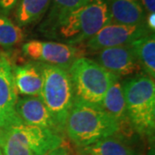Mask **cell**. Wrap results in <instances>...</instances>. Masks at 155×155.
Masks as SVG:
<instances>
[{
  "mask_svg": "<svg viewBox=\"0 0 155 155\" xmlns=\"http://www.w3.org/2000/svg\"><path fill=\"white\" fill-rule=\"evenodd\" d=\"M0 155H3V153H2V151L0 149Z\"/></svg>",
  "mask_w": 155,
  "mask_h": 155,
  "instance_id": "26",
  "label": "cell"
},
{
  "mask_svg": "<svg viewBox=\"0 0 155 155\" xmlns=\"http://www.w3.org/2000/svg\"><path fill=\"white\" fill-rule=\"evenodd\" d=\"M140 3L148 14L155 12V0H140Z\"/></svg>",
  "mask_w": 155,
  "mask_h": 155,
  "instance_id": "22",
  "label": "cell"
},
{
  "mask_svg": "<svg viewBox=\"0 0 155 155\" xmlns=\"http://www.w3.org/2000/svg\"><path fill=\"white\" fill-rule=\"evenodd\" d=\"M146 25L151 32H154L155 29V14L149 13L148 16L146 17Z\"/></svg>",
  "mask_w": 155,
  "mask_h": 155,
  "instance_id": "24",
  "label": "cell"
},
{
  "mask_svg": "<svg viewBox=\"0 0 155 155\" xmlns=\"http://www.w3.org/2000/svg\"><path fill=\"white\" fill-rule=\"evenodd\" d=\"M6 133L26 146L34 155H45L62 145L61 134L43 127L19 123L5 129Z\"/></svg>",
  "mask_w": 155,
  "mask_h": 155,
  "instance_id": "8",
  "label": "cell"
},
{
  "mask_svg": "<svg viewBox=\"0 0 155 155\" xmlns=\"http://www.w3.org/2000/svg\"><path fill=\"white\" fill-rule=\"evenodd\" d=\"M96 0H51L50 10L43 27L53 31L60 22L77 9Z\"/></svg>",
  "mask_w": 155,
  "mask_h": 155,
  "instance_id": "17",
  "label": "cell"
},
{
  "mask_svg": "<svg viewBox=\"0 0 155 155\" xmlns=\"http://www.w3.org/2000/svg\"><path fill=\"white\" fill-rule=\"evenodd\" d=\"M129 46L144 72L152 78L155 77V36L151 33L131 42Z\"/></svg>",
  "mask_w": 155,
  "mask_h": 155,
  "instance_id": "16",
  "label": "cell"
},
{
  "mask_svg": "<svg viewBox=\"0 0 155 155\" xmlns=\"http://www.w3.org/2000/svg\"><path fill=\"white\" fill-rule=\"evenodd\" d=\"M96 62L118 77L137 73L141 69L129 44L100 50Z\"/></svg>",
  "mask_w": 155,
  "mask_h": 155,
  "instance_id": "11",
  "label": "cell"
},
{
  "mask_svg": "<svg viewBox=\"0 0 155 155\" xmlns=\"http://www.w3.org/2000/svg\"><path fill=\"white\" fill-rule=\"evenodd\" d=\"M110 22L106 1L96 0L72 11L53 31H56L67 44L74 46L88 41Z\"/></svg>",
  "mask_w": 155,
  "mask_h": 155,
  "instance_id": "4",
  "label": "cell"
},
{
  "mask_svg": "<svg viewBox=\"0 0 155 155\" xmlns=\"http://www.w3.org/2000/svg\"><path fill=\"white\" fill-rule=\"evenodd\" d=\"M0 149L3 155H34L26 146L21 143L17 139L9 135L5 130L0 142Z\"/></svg>",
  "mask_w": 155,
  "mask_h": 155,
  "instance_id": "20",
  "label": "cell"
},
{
  "mask_svg": "<svg viewBox=\"0 0 155 155\" xmlns=\"http://www.w3.org/2000/svg\"><path fill=\"white\" fill-rule=\"evenodd\" d=\"M121 127L98 107L74 101L67 116L65 131L78 148L116 134Z\"/></svg>",
  "mask_w": 155,
  "mask_h": 155,
  "instance_id": "1",
  "label": "cell"
},
{
  "mask_svg": "<svg viewBox=\"0 0 155 155\" xmlns=\"http://www.w3.org/2000/svg\"><path fill=\"white\" fill-rule=\"evenodd\" d=\"M110 22L122 25L146 24V12L139 0H107Z\"/></svg>",
  "mask_w": 155,
  "mask_h": 155,
  "instance_id": "12",
  "label": "cell"
},
{
  "mask_svg": "<svg viewBox=\"0 0 155 155\" xmlns=\"http://www.w3.org/2000/svg\"><path fill=\"white\" fill-rule=\"evenodd\" d=\"M45 155H71V153H70V151L67 149V147H62V145H61V146L58 147L55 149L48 152L47 154Z\"/></svg>",
  "mask_w": 155,
  "mask_h": 155,
  "instance_id": "23",
  "label": "cell"
},
{
  "mask_svg": "<svg viewBox=\"0 0 155 155\" xmlns=\"http://www.w3.org/2000/svg\"><path fill=\"white\" fill-rule=\"evenodd\" d=\"M16 112L22 124L47 128L60 134L63 133L40 97L23 96L17 99Z\"/></svg>",
  "mask_w": 155,
  "mask_h": 155,
  "instance_id": "10",
  "label": "cell"
},
{
  "mask_svg": "<svg viewBox=\"0 0 155 155\" xmlns=\"http://www.w3.org/2000/svg\"><path fill=\"white\" fill-rule=\"evenodd\" d=\"M74 101L101 108L106 92L118 76L88 58H78L68 68ZM102 109V108H101Z\"/></svg>",
  "mask_w": 155,
  "mask_h": 155,
  "instance_id": "3",
  "label": "cell"
},
{
  "mask_svg": "<svg viewBox=\"0 0 155 155\" xmlns=\"http://www.w3.org/2000/svg\"><path fill=\"white\" fill-rule=\"evenodd\" d=\"M129 125L140 134L151 136L155 128V84L147 75L122 82Z\"/></svg>",
  "mask_w": 155,
  "mask_h": 155,
  "instance_id": "2",
  "label": "cell"
},
{
  "mask_svg": "<svg viewBox=\"0 0 155 155\" xmlns=\"http://www.w3.org/2000/svg\"><path fill=\"white\" fill-rule=\"evenodd\" d=\"M43 86L40 95L62 132L74 102V94L68 69L41 63Z\"/></svg>",
  "mask_w": 155,
  "mask_h": 155,
  "instance_id": "5",
  "label": "cell"
},
{
  "mask_svg": "<svg viewBox=\"0 0 155 155\" xmlns=\"http://www.w3.org/2000/svg\"><path fill=\"white\" fill-rule=\"evenodd\" d=\"M102 110L112 117L122 128L123 123H129L126 110V102L120 78H117L109 87L102 102Z\"/></svg>",
  "mask_w": 155,
  "mask_h": 155,
  "instance_id": "14",
  "label": "cell"
},
{
  "mask_svg": "<svg viewBox=\"0 0 155 155\" xmlns=\"http://www.w3.org/2000/svg\"><path fill=\"white\" fill-rule=\"evenodd\" d=\"M24 38L22 28L5 16L0 15V45L11 47L20 43Z\"/></svg>",
  "mask_w": 155,
  "mask_h": 155,
  "instance_id": "19",
  "label": "cell"
},
{
  "mask_svg": "<svg viewBox=\"0 0 155 155\" xmlns=\"http://www.w3.org/2000/svg\"><path fill=\"white\" fill-rule=\"evenodd\" d=\"M17 91L10 61L0 56V127L3 129L22 123L16 112Z\"/></svg>",
  "mask_w": 155,
  "mask_h": 155,
  "instance_id": "9",
  "label": "cell"
},
{
  "mask_svg": "<svg viewBox=\"0 0 155 155\" xmlns=\"http://www.w3.org/2000/svg\"><path fill=\"white\" fill-rule=\"evenodd\" d=\"M4 134H5V129H3V128L0 127V142H1V140H2V139H3Z\"/></svg>",
  "mask_w": 155,
  "mask_h": 155,
  "instance_id": "25",
  "label": "cell"
},
{
  "mask_svg": "<svg viewBox=\"0 0 155 155\" xmlns=\"http://www.w3.org/2000/svg\"><path fill=\"white\" fill-rule=\"evenodd\" d=\"M51 0H20L17 5V24L26 26L39 21L48 10Z\"/></svg>",
  "mask_w": 155,
  "mask_h": 155,
  "instance_id": "18",
  "label": "cell"
},
{
  "mask_svg": "<svg viewBox=\"0 0 155 155\" xmlns=\"http://www.w3.org/2000/svg\"><path fill=\"white\" fill-rule=\"evenodd\" d=\"M151 32L146 24L122 25L110 22L87 41L86 47L92 51L130 44L134 41L147 35Z\"/></svg>",
  "mask_w": 155,
  "mask_h": 155,
  "instance_id": "7",
  "label": "cell"
},
{
  "mask_svg": "<svg viewBox=\"0 0 155 155\" xmlns=\"http://www.w3.org/2000/svg\"><path fill=\"white\" fill-rule=\"evenodd\" d=\"M78 151L82 155H137L134 149L124 139L116 134L78 148Z\"/></svg>",
  "mask_w": 155,
  "mask_h": 155,
  "instance_id": "15",
  "label": "cell"
},
{
  "mask_svg": "<svg viewBox=\"0 0 155 155\" xmlns=\"http://www.w3.org/2000/svg\"><path fill=\"white\" fill-rule=\"evenodd\" d=\"M18 0H0V11L8 13L17 5Z\"/></svg>",
  "mask_w": 155,
  "mask_h": 155,
  "instance_id": "21",
  "label": "cell"
},
{
  "mask_svg": "<svg viewBox=\"0 0 155 155\" xmlns=\"http://www.w3.org/2000/svg\"><path fill=\"white\" fill-rule=\"evenodd\" d=\"M22 49L25 55L35 61L67 69L84 54L83 50L72 45L41 41H28L22 45Z\"/></svg>",
  "mask_w": 155,
  "mask_h": 155,
  "instance_id": "6",
  "label": "cell"
},
{
  "mask_svg": "<svg viewBox=\"0 0 155 155\" xmlns=\"http://www.w3.org/2000/svg\"><path fill=\"white\" fill-rule=\"evenodd\" d=\"M17 93L40 97L43 86V72L41 64L28 63L13 68Z\"/></svg>",
  "mask_w": 155,
  "mask_h": 155,
  "instance_id": "13",
  "label": "cell"
}]
</instances>
